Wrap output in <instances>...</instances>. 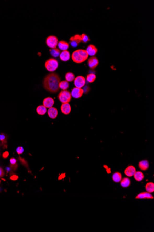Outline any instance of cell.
Here are the masks:
<instances>
[{"label":"cell","mask_w":154,"mask_h":232,"mask_svg":"<svg viewBox=\"0 0 154 232\" xmlns=\"http://www.w3.org/2000/svg\"><path fill=\"white\" fill-rule=\"evenodd\" d=\"M96 75L94 74H89L86 77V80L87 81L90 83H93L94 81H95L96 79Z\"/></svg>","instance_id":"4316f807"},{"label":"cell","mask_w":154,"mask_h":232,"mask_svg":"<svg viewBox=\"0 0 154 232\" xmlns=\"http://www.w3.org/2000/svg\"><path fill=\"white\" fill-rule=\"evenodd\" d=\"M88 56L89 55L86 50L78 49L73 52L72 59L75 63L80 64L85 61L88 59Z\"/></svg>","instance_id":"7a4b0ae2"},{"label":"cell","mask_w":154,"mask_h":232,"mask_svg":"<svg viewBox=\"0 0 154 232\" xmlns=\"http://www.w3.org/2000/svg\"><path fill=\"white\" fill-rule=\"evenodd\" d=\"M58 112L57 108L53 107L49 108L48 110V114L49 117L51 119H54L56 118L57 116L58 115Z\"/></svg>","instance_id":"4fadbf2b"},{"label":"cell","mask_w":154,"mask_h":232,"mask_svg":"<svg viewBox=\"0 0 154 232\" xmlns=\"http://www.w3.org/2000/svg\"><path fill=\"white\" fill-rule=\"evenodd\" d=\"M112 179L115 183H119L122 180V176L119 172H117L113 174Z\"/></svg>","instance_id":"603a6c76"},{"label":"cell","mask_w":154,"mask_h":232,"mask_svg":"<svg viewBox=\"0 0 154 232\" xmlns=\"http://www.w3.org/2000/svg\"><path fill=\"white\" fill-rule=\"evenodd\" d=\"M71 44L73 47H76L79 45L81 41V35L79 34H76L74 36H72L70 39Z\"/></svg>","instance_id":"9c48e42d"},{"label":"cell","mask_w":154,"mask_h":232,"mask_svg":"<svg viewBox=\"0 0 154 232\" xmlns=\"http://www.w3.org/2000/svg\"><path fill=\"white\" fill-rule=\"evenodd\" d=\"M55 103V101L52 98L48 97L45 98L43 101V105L46 108H50L52 107Z\"/></svg>","instance_id":"8fae6325"},{"label":"cell","mask_w":154,"mask_h":232,"mask_svg":"<svg viewBox=\"0 0 154 232\" xmlns=\"http://www.w3.org/2000/svg\"><path fill=\"white\" fill-rule=\"evenodd\" d=\"M10 162L11 164H12V165H15V164H16L17 160H16L14 158V157H12V158H11V159H10Z\"/></svg>","instance_id":"1f68e13d"},{"label":"cell","mask_w":154,"mask_h":232,"mask_svg":"<svg viewBox=\"0 0 154 232\" xmlns=\"http://www.w3.org/2000/svg\"><path fill=\"white\" fill-rule=\"evenodd\" d=\"M37 112L40 115H43L47 112V108L43 105H39L36 109Z\"/></svg>","instance_id":"d6986e66"},{"label":"cell","mask_w":154,"mask_h":232,"mask_svg":"<svg viewBox=\"0 0 154 232\" xmlns=\"http://www.w3.org/2000/svg\"><path fill=\"white\" fill-rule=\"evenodd\" d=\"M86 51L88 53V55L91 56H94L96 55L98 52L97 48L93 45H90L86 48Z\"/></svg>","instance_id":"7c38bea8"},{"label":"cell","mask_w":154,"mask_h":232,"mask_svg":"<svg viewBox=\"0 0 154 232\" xmlns=\"http://www.w3.org/2000/svg\"><path fill=\"white\" fill-rule=\"evenodd\" d=\"M98 64L99 61L98 59L95 56H92L88 60V66L92 69H95L98 66Z\"/></svg>","instance_id":"ba28073f"},{"label":"cell","mask_w":154,"mask_h":232,"mask_svg":"<svg viewBox=\"0 0 154 232\" xmlns=\"http://www.w3.org/2000/svg\"><path fill=\"white\" fill-rule=\"evenodd\" d=\"M50 52L51 55H52L54 57H58V56H60V54L61 53L60 50H59L56 48L50 50Z\"/></svg>","instance_id":"484cf974"},{"label":"cell","mask_w":154,"mask_h":232,"mask_svg":"<svg viewBox=\"0 0 154 232\" xmlns=\"http://www.w3.org/2000/svg\"><path fill=\"white\" fill-rule=\"evenodd\" d=\"M139 168L142 171H146L149 167V162L146 160H142L139 162Z\"/></svg>","instance_id":"e0dca14e"},{"label":"cell","mask_w":154,"mask_h":232,"mask_svg":"<svg viewBox=\"0 0 154 232\" xmlns=\"http://www.w3.org/2000/svg\"><path fill=\"white\" fill-rule=\"evenodd\" d=\"M136 168L133 166L130 165V166H128L125 169V175L127 176V177H132V176L134 175L135 173L136 172Z\"/></svg>","instance_id":"5bb4252c"},{"label":"cell","mask_w":154,"mask_h":232,"mask_svg":"<svg viewBox=\"0 0 154 232\" xmlns=\"http://www.w3.org/2000/svg\"><path fill=\"white\" fill-rule=\"evenodd\" d=\"M145 189L149 193H153L154 191V183L151 182L147 183L145 186Z\"/></svg>","instance_id":"cb8c5ba5"},{"label":"cell","mask_w":154,"mask_h":232,"mask_svg":"<svg viewBox=\"0 0 154 232\" xmlns=\"http://www.w3.org/2000/svg\"><path fill=\"white\" fill-rule=\"evenodd\" d=\"M65 79L68 82H71L73 81L75 79V76L73 73L69 72L65 75Z\"/></svg>","instance_id":"d4e9b609"},{"label":"cell","mask_w":154,"mask_h":232,"mask_svg":"<svg viewBox=\"0 0 154 232\" xmlns=\"http://www.w3.org/2000/svg\"><path fill=\"white\" fill-rule=\"evenodd\" d=\"M86 83V80L84 77L82 76H78L76 77L74 80V85L76 88H82L85 85Z\"/></svg>","instance_id":"8992f818"},{"label":"cell","mask_w":154,"mask_h":232,"mask_svg":"<svg viewBox=\"0 0 154 232\" xmlns=\"http://www.w3.org/2000/svg\"><path fill=\"white\" fill-rule=\"evenodd\" d=\"M61 77L57 73H49L43 79V86L46 91L49 92L55 93L59 90V83L61 82Z\"/></svg>","instance_id":"6da1fadb"},{"label":"cell","mask_w":154,"mask_h":232,"mask_svg":"<svg viewBox=\"0 0 154 232\" xmlns=\"http://www.w3.org/2000/svg\"><path fill=\"white\" fill-rule=\"evenodd\" d=\"M130 184H131V180L127 177L124 178L121 181V185L123 188L129 187Z\"/></svg>","instance_id":"44dd1931"},{"label":"cell","mask_w":154,"mask_h":232,"mask_svg":"<svg viewBox=\"0 0 154 232\" xmlns=\"http://www.w3.org/2000/svg\"><path fill=\"white\" fill-rule=\"evenodd\" d=\"M59 88L60 89H61L62 91H66L68 89L69 86V85L67 81H62L60 82L59 83Z\"/></svg>","instance_id":"7402d4cb"},{"label":"cell","mask_w":154,"mask_h":232,"mask_svg":"<svg viewBox=\"0 0 154 232\" xmlns=\"http://www.w3.org/2000/svg\"><path fill=\"white\" fill-rule=\"evenodd\" d=\"M136 199H153L154 197H153L150 193H149L148 192H142V193L139 194L136 197Z\"/></svg>","instance_id":"2e32d148"},{"label":"cell","mask_w":154,"mask_h":232,"mask_svg":"<svg viewBox=\"0 0 154 232\" xmlns=\"http://www.w3.org/2000/svg\"><path fill=\"white\" fill-rule=\"evenodd\" d=\"M59 66V63L56 59L51 58L47 60L45 63V67L47 71L54 72L56 70Z\"/></svg>","instance_id":"3957f363"},{"label":"cell","mask_w":154,"mask_h":232,"mask_svg":"<svg viewBox=\"0 0 154 232\" xmlns=\"http://www.w3.org/2000/svg\"><path fill=\"white\" fill-rule=\"evenodd\" d=\"M61 111L63 114L66 115H68L70 113L71 111V106L69 104V103H62V104L61 106Z\"/></svg>","instance_id":"30bf717a"},{"label":"cell","mask_w":154,"mask_h":232,"mask_svg":"<svg viewBox=\"0 0 154 232\" xmlns=\"http://www.w3.org/2000/svg\"><path fill=\"white\" fill-rule=\"evenodd\" d=\"M18 178V177L17 175H13L12 176L10 177V179L12 180H16Z\"/></svg>","instance_id":"836d02e7"},{"label":"cell","mask_w":154,"mask_h":232,"mask_svg":"<svg viewBox=\"0 0 154 232\" xmlns=\"http://www.w3.org/2000/svg\"><path fill=\"white\" fill-rule=\"evenodd\" d=\"M81 41L84 43H87V42L90 41L89 38L85 34H82L81 35Z\"/></svg>","instance_id":"83f0119b"},{"label":"cell","mask_w":154,"mask_h":232,"mask_svg":"<svg viewBox=\"0 0 154 232\" xmlns=\"http://www.w3.org/2000/svg\"><path fill=\"white\" fill-rule=\"evenodd\" d=\"M84 92V90L82 88H78L75 87L72 89L71 93L72 97H74V98L78 99L79 98L82 97Z\"/></svg>","instance_id":"52a82bcc"},{"label":"cell","mask_w":154,"mask_h":232,"mask_svg":"<svg viewBox=\"0 0 154 232\" xmlns=\"http://www.w3.org/2000/svg\"><path fill=\"white\" fill-rule=\"evenodd\" d=\"M8 156H9V153H8V151H5V152L3 153V155H2L3 157L4 158V159H6V158H7V157H8Z\"/></svg>","instance_id":"e575fe53"},{"label":"cell","mask_w":154,"mask_h":232,"mask_svg":"<svg viewBox=\"0 0 154 232\" xmlns=\"http://www.w3.org/2000/svg\"><path fill=\"white\" fill-rule=\"evenodd\" d=\"M0 140L2 142V144H5L7 142L6 141V136L4 134H0Z\"/></svg>","instance_id":"f1b7e54d"},{"label":"cell","mask_w":154,"mask_h":232,"mask_svg":"<svg viewBox=\"0 0 154 232\" xmlns=\"http://www.w3.org/2000/svg\"><path fill=\"white\" fill-rule=\"evenodd\" d=\"M19 159H20V162L23 165H25V167H28V163L27 162L25 161V159H22L21 157H19Z\"/></svg>","instance_id":"4dcf8cb0"},{"label":"cell","mask_w":154,"mask_h":232,"mask_svg":"<svg viewBox=\"0 0 154 232\" xmlns=\"http://www.w3.org/2000/svg\"><path fill=\"white\" fill-rule=\"evenodd\" d=\"M16 151L18 154H21L24 152V148L22 146H19L17 148Z\"/></svg>","instance_id":"f546056e"},{"label":"cell","mask_w":154,"mask_h":232,"mask_svg":"<svg viewBox=\"0 0 154 232\" xmlns=\"http://www.w3.org/2000/svg\"><path fill=\"white\" fill-rule=\"evenodd\" d=\"M72 95L69 91H62L58 96L59 100L62 103H69L72 99Z\"/></svg>","instance_id":"277c9868"},{"label":"cell","mask_w":154,"mask_h":232,"mask_svg":"<svg viewBox=\"0 0 154 232\" xmlns=\"http://www.w3.org/2000/svg\"><path fill=\"white\" fill-rule=\"evenodd\" d=\"M4 175H5V173H4L3 170L2 169V168L1 167H0V178L3 177Z\"/></svg>","instance_id":"d6a6232c"},{"label":"cell","mask_w":154,"mask_h":232,"mask_svg":"<svg viewBox=\"0 0 154 232\" xmlns=\"http://www.w3.org/2000/svg\"><path fill=\"white\" fill-rule=\"evenodd\" d=\"M57 45L58 46L59 49L60 50H62V51L67 50L68 49L69 46V44L67 42L63 41V40L59 42Z\"/></svg>","instance_id":"ac0fdd59"},{"label":"cell","mask_w":154,"mask_h":232,"mask_svg":"<svg viewBox=\"0 0 154 232\" xmlns=\"http://www.w3.org/2000/svg\"><path fill=\"white\" fill-rule=\"evenodd\" d=\"M58 38L54 35H51L47 37L46 43L48 47H50L51 49L56 48L58 43Z\"/></svg>","instance_id":"5b68a950"},{"label":"cell","mask_w":154,"mask_h":232,"mask_svg":"<svg viewBox=\"0 0 154 232\" xmlns=\"http://www.w3.org/2000/svg\"><path fill=\"white\" fill-rule=\"evenodd\" d=\"M133 176H134V177L135 180L136 181H139V182L142 181L143 179L144 178V175L141 171H136V172L135 173Z\"/></svg>","instance_id":"ffe728a7"},{"label":"cell","mask_w":154,"mask_h":232,"mask_svg":"<svg viewBox=\"0 0 154 232\" xmlns=\"http://www.w3.org/2000/svg\"><path fill=\"white\" fill-rule=\"evenodd\" d=\"M60 58L61 61L64 62L68 61L70 59V52L67 50L63 51L60 53Z\"/></svg>","instance_id":"9a60e30c"}]
</instances>
